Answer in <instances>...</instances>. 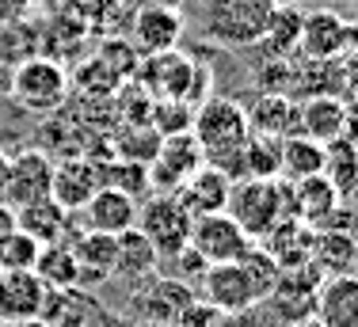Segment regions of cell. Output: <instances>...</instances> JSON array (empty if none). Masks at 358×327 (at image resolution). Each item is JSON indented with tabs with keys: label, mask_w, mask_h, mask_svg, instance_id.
Returning <instances> with one entry per match:
<instances>
[{
	"label": "cell",
	"mask_w": 358,
	"mask_h": 327,
	"mask_svg": "<svg viewBox=\"0 0 358 327\" xmlns=\"http://www.w3.org/2000/svg\"><path fill=\"white\" fill-rule=\"evenodd\" d=\"M275 282H278V263L263 247L252 244V252L241 263H221L202 274L199 300H206L221 316H241V312H248L255 300H267Z\"/></svg>",
	"instance_id": "6da1fadb"
},
{
	"label": "cell",
	"mask_w": 358,
	"mask_h": 327,
	"mask_svg": "<svg viewBox=\"0 0 358 327\" xmlns=\"http://www.w3.org/2000/svg\"><path fill=\"white\" fill-rule=\"evenodd\" d=\"M191 137L199 145L202 160L210 168H221L229 179H236V164H241L244 145L252 141V126L248 115H244L241 103L233 99H206L199 110H194V122H191Z\"/></svg>",
	"instance_id": "7a4b0ae2"
},
{
	"label": "cell",
	"mask_w": 358,
	"mask_h": 327,
	"mask_svg": "<svg viewBox=\"0 0 358 327\" xmlns=\"http://www.w3.org/2000/svg\"><path fill=\"white\" fill-rule=\"evenodd\" d=\"M275 8V0H202V34L225 50H252Z\"/></svg>",
	"instance_id": "3957f363"
},
{
	"label": "cell",
	"mask_w": 358,
	"mask_h": 327,
	"mask_svg": "<svg viewBox=\"0 0 358 327\" xmlns=\"http://www.w3.org/2000/svg\"><path fill=\"white\" fill-rule=\"evenodd\" d=\"M225 213L244 228V236L267 240L278 221L289 217V183L282 179H236Z\"/></svg>",
	"instance_id": "277c9868"
},
{
	"label": "cell",
	"mask_w": 358,
	"mask_h": 327,
	"mask_svg": "<svg viewBox=\"0 0 358 327\" xmlns=\"http://www.w3.org/2000/svg\"><path fill=\"white\" fill-rule=\"evenodd\" d=\"M69 84H73V76L62 61H54L46 54H35L12 68L8 96L15 99V107L31 110V115H50V110H57L65 103Z\"/></svg>",
	"instance_id": "5b68a950"
},
{
	"label": "cell",
	"mask_w": 358,
	"mask_h": 327,
	"mask_svg": "<svg viewBox=\"0 0 358 327\" xmlns=\"http://www.w3.org/2000/svg\"><path fill=\"white\" fill-rule=\"evenodd\" d=\"M191 225H194V217L183 210V202L176 194H149L138 205V225L134 228L152 244L160 263H168L172 255H179L191 244Z\"/></svg>",
	"instance_id": "8992f818"
},
{
	"label": "cell",
	"mask_w": 358,
	"mask_h": 327,
	"mask_svg": "<svg viewBox=\"0 0 358 327\" xmlns=\"http://www.w3.org/2000/svg\"><path fill=\"white\" fill-rule=\"evenodd\" d=\"M191 247L202 255L206 266H221L241 263L252 252V240L244 236V228L229 213H206V217H194L191 225Z\"/></svg>",
	"instance_id": "52a82bcc"
},
{
	"label": "cell",
	"mask_w": 358,
	"mask_h": 327,
	"mask_svg": "<svg viewBox=\"0 0 358 327\" xmlns=\"http://www.w3.org/2000/svg\"><path fill=\"white\" fill-rule=\"evenodd\" d=\"M351 34H355V23H347L331 8L305 12L297 57H305V61H339V57L351 54Z\"/></svg>",
	"instance_id": "ba28073f"
},
{
	"label": "cell",
	"mask_w": 358,
	"mask_h": 327,
	"mask_svg": "<svg viewBox=\"0 0 358 327\" xmlns=\"http://www.w3.org/2000/svg\"><path fill=\"white\" fill-rule=\"evenodd\" d=\"M54 191V160L46 157L42 149H23L20 157H12V171H8V183L0 202L8 210H23L31 202H42Z\"/></svg>",
	"instance_id": "9c48e42d"
},
{
	"label": "cell",
	"mask_w": 358,
	"mask_h": 327,
	"mask_svg": "<svg viewBox=\"0 0 358 327\" xmlns=\"http://www.w3.org/2000/svg\"><path fill=\"white\" fill-rule=\"evenodd\" d=\"M183 38V12L172 4H141L130 20V46L141 57H157L179 46Z\"/></svg>",
	"instance_id": "30bf717a"
},
{
	"label": "cell",
	"mask_w": 358,
	"mask_h": 327,
	"mask_svg": "<svg viewBox=\"0 0 358 327\" xmlns=\"http://www.w3.org/2000/svg\"><path fill=\"white\" fill-rule=\"evenodd\" d=\"M202 164H206V160H202V152H199V145H194L191 133L164 137V141H160V152L149 164L152 194H176L179 187H183L187 179L202 168Z\"/></svg>",
	"instance_id": "8fae6325"
},
{
	"label": "cell",
	"mask_w": 358,
	"mask_h": 327,
	"mask_svg": "<svg viewBox=\"0 0 358 327\" xmlns=\"http://www.w3.org/2000/svg\"><path fill=\"white\" fill-rule=\"evenodd\" d=\"M42 320L50 327H115L110 312L103 308L92 289H54L46 297V308H42Z\"/></svg>",
	"instance_id": "7c38bea8"
},
{
	"label": "cell",
	"mask_w": 358,
	"mask_h": 327,
	"mask_svg": "<svg viewBox=\"0 0 358 327\" xmlns=\"http://www.w3.org/2000/svg\"><path fill=\"white\" fill-rule=\"evenodd\" d=\"M99 187H103V168L92 157H73V160L54 164V191H50V198L65 213H80Z\"/></svg>",
	"instance_id": "4fadbf2b"
},
{
	"label": "cell",
	"mask_w": 358,
	"mask_h": 327,
	"mask_svg": "<svg viewBox=\"0 0 358 327\" xmlns=\"http://www.w3.org/2000/svg\"><path fill=\"white\" fill-rule=\"evenodd\" d=\"M50 289L35 278V270H8L0 274V324L38 320L46 308Z\"/></svg>",
	"instance_id": "5bb4252c"
},
{
	"label": "cell",
	"mask_w": 358,
	"mask_h": 327,
	"mask_svg": "<svg viewBox=\"0 0 358 327\" xmlns=\"http://www.w3.org/2000/svg\"><path fill=\"white\" fill-rule=\"evenodd\" d=\"M343 210V198L324 175H309L301 183H289V217H297L309 228H324Z\"/></svg>",
	"instance_id": "9a60e30c"
},
{
	"label": "cell",
	"mask_w": 358,
	"mask_h": 327,
	"mask_svg": "<svg viewBox=\"0 0 358 327\" xmlns=\"http://www.w3.org/2000/svg\"><path fill=\"white\" fill-rule=\"evenodd\" d=\"M115 247H118V236H107V232H76L69 252L76 266H80V289H92L96 293L99 286L110 282V270H115Z\"/></svg>",
	"instance_id": "2e32d148"
},
{
	"label": "cell",
	"mask_w": 358,
	"mask_h": 327,
	"mask_svg": "<svg viewBox=\"0 0 358 327\" xmlns=\"http://www.w3.org/2000/svg\"><path fill=\"white\" fill-rule=\"evenodd\" d=\"M138 205L130 194L115 191V187H99L96 194L88 198V205H84V228L92 232H107V236H122V232H130L138 225Z\"/></svg>",
	"instance_id": "e0dca14e"
},
{
	"label": "cell",
	"mask_w": 358,
	"mask_h": 327,
	"mask_svg": "<svg viewBox=\"0 0 358 327\" xmlns=\"http://www.w3.org/2000/svg\"><path fill=\"white\" fill-rule=\"evenodd\" d=\"M313 316L324 327H358V274H331L317 286Z\"/></svg>",
	"instance_id": "ac0fdd59"
},
{
	"label": "cell",
	"mask_w": 358,
	"mask_h": 327,
	"mask_svg": "<svg viewBox=\"0 0 358 327\" xmlns=\"http://www.w3.org/2000/svg\"><path fill=\"white\" fill-rule=\"evenodd\" d=\"M229 191H233V179H229L221 168L202 164V168L176 191V198L183 202V210L191 213V217H206V213H225Z\"/></svg>",
	"instance_id": "d6986e66"
},
{
	"label": "cell",
	"mask_w": 358,
	"mask_h": 327,
	"mask_svg": "<svg viewBox=\"0 0 358 327\" xmlns=\"http://www.w3.org/2000/svg\"><path fill=\"white\" fill-rule=\"evenodd\" d=\"M199 297L194 293V286H187V282H179V278H152L149 286L141 289L138 297H134V305H138V312H141V320H157V324H176V316L183 312L191 300Z\"/></svg>",
	"instance_id": "ffe728a7"
},
{
	"label": "cell",
	"mask_w": 358,
	"mask_h": 327,
	"mask_svg": "<svg viewBox=\"0 0 358 327\" xmlns=\"http://www.w3.org/2000/svg\"><path fill=\"white\" fill-rule=\"evenodd\" d=\"M297 133L328 145L336 137H347V99L339 96H317L297 103Z\"/></svg>",
	"instance_id": "44dd1931"
},
{
	"label": "cell",
	"mask_w": 358,
	"mask_h": 327,
	"mask_svg": "<svg viewBox=\"0 0 358 327\" xmlns=\"http://www.w3.org/2000/svg\"><path fill=\"white\" fill-rule=\"evenodd\" d=\"M157 270H160V255L152 252L149 240L138 228L122 232L118 247H115V270H110V278L126 282V286H145L149 278H157Z\"/></svg>",
	"instance_id": "7402d4cb"
},
{
	"label": "cell",
	"mask_w": 358,
	"mask_h": 327,
	"mask_svg": "<svg viewBox=\"0 0 358 327\" xmlns=\"http://www.w3.org/2000/svg\"><path fill=\"white\" fill-rule=\"evenodd\" d=\"M244 115H248V126H252L255 137H275V141H282V137L297 133V103L289 96L259 92Z\"/></svg>",
	"instance_id": "603a6c76"
},
{
	"label": "cell",
	"mask_w": 358,
	"mask_h": 327,
	"mask_svg": "<svg viewBox=\"0 0 358 327\" xmlns=\"http://www.w3.org/2000/svg\"><path fill=\"white\" fill-rule=\"evenodd\" d=\"M309 263L317 266V274H351L358 263V240L343 228H313V247Z\"/></svg>",
	"instance_id": "cb8c5ba5"
},
{
	"label": "cell",
	"mask_w": 358,
	"mask_h": 327,
	"mask_svg": "<svg viewBox=\"0 0 358 327\" xmlns=\"http://www.w3.org/2000/svg\"><path fill=\"white\" fill-rule=\"evenodd\" d=\"M69 213L54 202V198H42V202H31L23 210H15V228L27 232L38 247H50V244H62V236L69 232Z\"/></svg>",
	"instance_id": "d4e9b609"
},
{
	"label": "cell",
	"mask_w": 358,
	"mask_h": 327,
	"mask_svg": "<svg viewBox=\"0 0 358 327\" xmlns=\"http://www.w3.org/2000/svg\"><path fill=\"white\" fill-rule=\"evenodd\" d=\"M309 175H324V145L305 133L282 137L278 141V179L282 183H301Z\"/></svg>",
	"instance_id": "484cf974"
},
{
	"label": "cell",
	"mask_w": 358,
	"mask_h": 327,
	"mask_svg": "<svg viewBox=\"0 0 358 327\" xmlns=\"http://www.w3.org/2000/svg\"><path fill=\"white\" fill-rule=\"evenodd\" d=\"M301 20H305L301 8H275L267 31H263V38H259L267 61H294L297 57V46H301Z\"/></svg>",
	"instance_id": "4316f807"
},
{
	"label": "cell",
	"mask_w": 358,
	"mask_h": 327,
	"mask_svg": "<svg viewBox=\"0 0 358 327\" xmlns=\"http://www.w3.org/2000/svg\"><path fill=\"white\" fill-rule=\"evenodd\" d=\"M35 278L54 293V289H73L80 286V266H76L69 244H50L38 252V263H35Z\"/></svg>",
	"instance_id": "83f0119b"
},
{
	"label": "cell",
	"mask_w": 358,
	"mask_h": 327,
	"mask_svg": "<svg viewBox=\"0 0 358 327\" xmlns=\"http://www.w3.org/2000/svg\"><path fill=\"white\" fill-rule=\"evenodd\" d=\"M324 179L339 191V198L351 191V183L358 179V152L351 137H336L324 145Z\"/></svg>",
	"instance_id": "f1b7e54d"
},
{
	"label": "cell",
	"mask_w": 358,
	"mask_h": 327,
	"mask_svg": "<svg viewBox=\"0 0 358 327\" xmlns=\"http://www.w3.org/2000/svg\"><path fill=\"white\" fill-rule=\"evenodd\" d=\"M236 179H278V141L275 137L252 133V141L241 152V164H236Z\"/></svg>",
	"instance_id": "f546056e"
},
{
	"label": "cell",
	"mask_w": 358,
	"mask_h": 327,
	"mask_svg": "<svg viewBox=\"0 0 358 327\" xmlns=\"http://www.w3.org/2000/svg\"><path fill=\"white\" fill-rule=\"evenodd\" d=\"M160 141H164V137L152 130V126H126V130L118 133V141H115V157L149 168L152 157L160 152Z\"/></svg>",
	"instance_id": "4dcf8cb0"
},
{
	"label": "cell",
	"mask_w": 358,
	"mask_h": 327,
	"mask_svg": "<svg viewBox=\"0 0 358 327\" xmlns=\"http://www.w3.org/2000/svg\"><path fill=\"white\" fill-rule=\"evenodd\" d=\"M103 187H115V191L130 194L134 202H145L152 194L149 187V168L145 164H130V160H110L103 171Z\"/></svg>",
	"instance_id": "1f68e13d"
},
{
	"label": "cell",
	"mask_w": 358,
	"mask_h": 327,
	"mask_svg": "<svg viewBox=\"0 0 358 327\" xmlns=\"http://www.w3.org/2000/svg\"><path fill=\"white\" fill-rule=\"evenodd\" d=\"M38 252L42 247L27 236V232H20V228L0 232V274H8V270H35Z\"/></svg>",
	"instance_id": "d6a6232c"
},
{
	"label": "cell",
	"mask_w": 358,
	"mask_h": 327,
	"mask_svg": "<svg viewBox=\"0 0 358 327\" xmlns=\"http://www.w3.org/2000/svg\"><path fill=\"white\" fill-rule=\"evenodd\" d=\"M191 122H194V107H187V103H179V99H160L149 115V126L160 137L191 133Z\"/></svg>",
	"instance_id": "836d02e7"
},
{
	"label": "cell",
	"mask_w": 358,
	"mask_h": 327,
	"mask_svg": "<svg viewBox=\"0 0 358 327\" xmlns=\"http://www.w3.org/2000/svg\"><path fill=\"white\" fill-rule=\"evenodd\" d=\"M118 8H122V0H69L65 12H76V20L84 23H107Z\"/></svg>",
	"instance_id": "e575fe53"
},
{
	"label": "cell",
	"mask_w": 358,
	"mask_h": 327,
	"mask_svg": "<svg viewBox=\"0 0 358 327\" xmlns=\"http://www.w3.org/2000/svg\"><path fill=\"white\" fill-rule=\"evenodd\" d=\"M168 263H176V274H168V278H179V282H187V286H191V282H202V274L210 270V266L202 263V255L194 252L191 244H187L179 255H172Z\"/></svg>",
	"instance_id": "d590c367"
},
{
	"label": "cell",
	"mask_w": 358,
	"mask_h": 327,
	"mask_svg": "<svg viewBox=\"0 0 358 327\" xmlns=\"http://www.w3.org/2000/svg\"><path fill=\"white\" fill-rule=\"evenodd\" d=\"M217 316H221V312H214V308H210L206 300L194 297L191 305H187L183 312L176 316V324H172V327H214V324H217Z\"/></svg>",
	"instance_id": "8d00e7d4"
},
{
	"label": "cell",
	"mask_w": 358,
	"mask_h": 327,
	"mask_svg": "<svg viewBox=\"0 0 358 327\" xmlns=\"http://www.w3.org/2000/svg\"><path fill=\"white\" fill-rule=\"evenodd\" d=\"M31 12H35V8H31V0H0V31L27 23Z\"/></svg>",
	"instance_id": "74e56055"
},
{
	"label": "cell",
	"mask_w": 358,
	"mask_h": 327,
	"mask_svg": "<svg viewBox=\"0 0 358 327\" xmlns=\"http://www.w3.org/2000/svg\"><path fill=\"white\" fill-rule=\"evenodd\" d=\"M343 76H347V103H358V50H351V54L343 57Z\"/></svg>",
	"instance_id": "f35d334b"
},
{
	"label": "cell",
	"mask_w": 358,
	"mask_h": 327,
	"mask_svg": "<svg viewBox=\"0 0 358 327\" xmlns=\"http://www.w3.org/2000/svg\"><path fill=\"white\" fill-rule=\"evenodd\" d=\"M65 4H69V0H31V8H38V12H46V15L62 12Z\"/></svg>",
	"instance_id": "ab89813d"
},
{
	"label": "cell",
	"mask_w": 358,
	"mask_h": 327,
	"mask_svg": "<svg viewBox=\"0 0 358 327\" xmlns=\"http://www.w3.org/2000/svg\"><path fill=\"white\" fill-rule=\"evenodd\" d=\"M8 171H12V157L0 149V194H4V183H8Z\"/></svg>",
	"instance_id": "60d3db41"
},
{
	"label": "cell",
	"mask_w": 358,
	"mask_h": 327,
	"mask_svg": "<svg viewBox=\"0 0 358 327\" xmlns=\"http://www.w3.org/2000/svg\"><path fill=\"white\" fill-rule=\"evenodd\" d=\"M8 228H15V213L0 202V232H8Z\"/></svg>",
	"instance_id": "b9f144b4"
},
{
	"label": "cell",
	"mask_w": 358,
	"mask_h": 327,
	"mask_svg": "<svg viewBox=\"0 0 358 327\" xmlns=\"http://www.w3.org/2000/svg\"><path fill=\"white\" fill-rule=\"evenodd\" d=\"M343 202H347V205H351V210L358 213V179H355V183H351V191L343 194Z\"/></svg>",
	"instance_id": "7bdbcfd3"
},
{
	"label": "cell",
	"mask_w": 358,
	"mask_h": 327,
	"mask_svg": "<svg viewBox=\"0 0 358 327\" xmlns=\"http://www.w3.org/2000/svg\"><path fill=\"white\" fill-rule=\"evenodd\" d=\"M4 327H50V324L38 316V320H20V324H4Z\"/></svg>",
	"instance_id": "ee69618b"
},
{
	"label": "cell",
	"mask_w": 358,
	"mask_h": 327,
	"mask_svg": "<svg viewBox=\"0 0 358 327\" xmlns=\"http://www.w3.org/2000/svg\"><path fill=\"white\" fill-rule=\"evenodd\" d=\"M278 8H301V4H309V0H275Z\"/></svg>",
	"instance_id": "f6af8a7d"
},
{
	"label": "cell",
	"mask_w": 358,
	"mask_h": 327,
	"mask_svg": "<svg viewBox=\"0 0 358 327\" xmlns=\"http://www.w3.org/2000/svg\"><path fill=\"white\" fill-rule=\"evenodd\" d=\"M134 327H172V324H157V320H138Z\"/></svg>",
	"instance_id": "bcb514c9"
},
{
	"label": "cell",
	"mask_w": 358,
	"mask_h": 327,
	"mask_svg": "<svg viewBox=\"0 0 358 327\" xmlns=\"http://www.w3.org/2000/svg\"><path fill=\"white\" fill-rule=\"evenodd\" d=\"M351 50H358V23H355V34H351Z\"/></svg>",
	"instance_id": "7dc6e473"
},
{
	"label": "cell",
	"mask_w": 358,
	"mask_h": 327,
	"mask_svg": "<svg viewBox=\"0 0 358 327\" xmlns=\"http://www.w3.org/2000/svg\"><path fill=\"white\" fill-rule=\"evenodd\" d=\"M351 12H355V23H358V0H351Z\"/></svg>",
	"instance_id": "c3c4849f"
},
{
	"label": "cell",
	"mask_w": 358,
	"mask_h": 327,
	"mask_svg": "<svg viewBox=\"0 0 358 327\" xmlns=\"http://www.w3.org/2000/svg\"><path fill=\"white\" fill-rule=\"evenodd\" d=\"M351 141H355V152H358V133H355V137H351Z\"/></svg>",
	"instance_id": "681fc988"
},
{
	"label": "cell",
	"mask_w": 358,
	"mask_h": 327,
	"mask_svg": "<svg viewBox=\"0 0 358 327\" xmlns=\"http://www.w3.org/2000/svg\"><path fill=\"white\" fill-rule=\"evenodd\" d=\"M0 327H4V324H0Z\"/></svg>",
	"instance_id": "f907efd6"
}]
</instances>
